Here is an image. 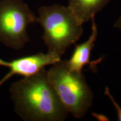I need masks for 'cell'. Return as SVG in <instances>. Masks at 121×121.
I'll list each match as a JSON object with an SVG mask.
<instances>
[{
    "mask_svg": "<svg viewBox=\"0 0 121 121\" xmlns=\"http://www.w3.org/2000/svg\"><path fill=\"white\" fill-rule=\"evenodd\" d=\"M17 115L33 121H62L69 114L49 82L47 71L13 82L10 88Z\"/></svg>",
    "mask_w": 121,
    "mask_h": 121,
    "instance_id": "obj_1",
    "label": "cell"
},
{
    "mask_svg": "<svg viewBox=\"0 0 121 121\" xmlns=\"http://www.w3.org/2000/svg\"><path fill=\"white\" fill-rule=\"evenodd\" d=\"M37 22L43 29L42 39L48 52L61 57L83 34V24L69 6L60 4L41 6Z\"/></svg>",
    "mask_w": 121,
    "mask_h": 121,
    "instance_id": "obj_2",
    "label": "cell"
},
{
    "mask_svg": "<svg viewBox=\"0 0 121 121\" xmlns=\"http://www.w3.org/2000/svg\"><path fill=\"white\" fill-rule=\"evenodd\" d=\"M49 82L68 113L82 118L93 104L94 95L82 71L72 70L67 60L52 65L47 71Z\"/></svg>",
    "mask_w": 121,
    "mask_h": 121,
    "instance_id": "obj_3",
    "label": "cell"
},
{
    "mask_svg": "<svg viewBox=\"0 0 121 121\" xmlns=\"http://www.w3.org/2000/svg\"><path fill=\"white\" fill-rule=\"evenodd\" d=\"M37 17L23 0L0 1V43L19 50L29 41L27 29Z\"/></svg>",
    "mask_w": 121,
    "mask_h": 121,
    "instance_id": "obj_4",
    "label": "cell"
},
{
    "mask_svg": "<svg viewBox=\"0 0 121 121\" xmlns=\"http://www.w3.org/2000/svg\"><path fill=\"white\" fill-rule=\"evenodd\" d=\"M60 60V57L49 52L47 53H39L11 61H6L0 58V66L10 69V72L0 80V86L13 76L27 77L34 75L45 66L54 65Z\"/></svg>",
    "mask_w": 121,
    "mask_h": 121,
    "instance_id": "obj_5",
    "label": "cell"
},
{
    "mask_svg": "<svg viewBox=\"0 0 121 121\" xmlns=\"http://www.w3.org/2000/svg\"><path fill=\"white\" fill-rule=\"evenodd\" d=\"M91 21V31L89 38L81 44L76 45L71 57L69 60H67L68 66L72 70L82 71L84 66L87 65H90V66L92 68L102 60V58H100L98 60L90 62L91 53L94 47V43L97 38L98 33L95 17H92Z\"/></svg>",
    "mask_w": 121,
    "mask_h": 121,
    "instance_id": "obj_6",
    "label": "cell"
},
{
    "mask_svg": "<svg viewBox=\"0 0 121 121\" xmlns=\"http://www.w3.org/2000/svg\"><path fill=\"white\" fill-rule=\"evenodd\" d=\"M110 0H69V6L81 23L91 20Z\"/></svg>",
    "mask_w": 121,
    "mask_h": 121,
    "instance_id": "obj_7",
    "label": "cell"
},
{
    "mask_svg": "<svg viewBox=\"0 0 121 121\" xmlns=\"http://www.w3.org/2000/svg\"><path fill=\"white\" fill-rule=\"evenodd\" d=\"M104 94L107 95L108 97L109 98L111 102L112 103L113 105H114V107L116 108V111L117 113V116H118V119L119 121H121V108L120 106L119 105V104L117 103V102L116 101V100L114 99V98L112 96V95L110 93V91L109 90V89L108 87H106L105 91H104Z\"/></svg>",
    "mask_w": 121,
    "mask_h": 121,
    "instance_id": "obj_8",
    "label": "cell"
},
{
    "mask_svg": "<svg viewBox=\"0 0 121 121\" xmlns=\"http://www.w3.org/2000/svg\"><path fill=\"white\" fill-rule=\"evenodd\" d=\"M114 26L115 28L119 29V30H121V15L119 19H118V20L116 22V23L114 24Z\"/></svg>",
    "mask_w": 121,
    "mask_h": 121,
    "instance_id": "obj_9",
    "label": "cell"
}]
</instances>
